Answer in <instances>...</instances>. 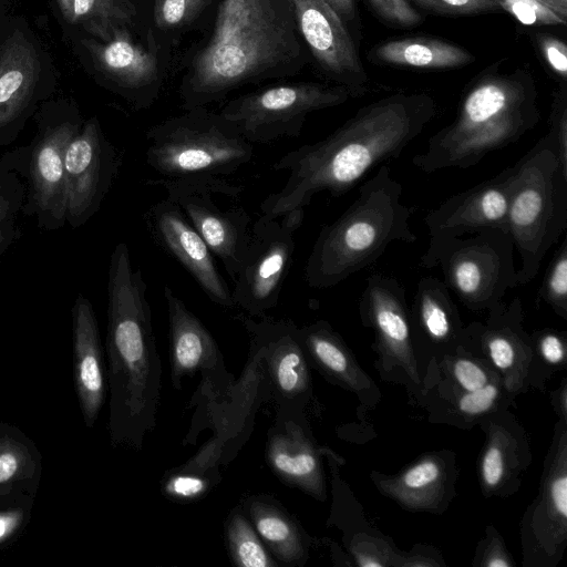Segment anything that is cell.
<instances>
[{
  "label": "cell",
  "instance_id": "6da1fadb",
  "mask_svg": "<svg viewBox=\"0 0 567 567\" xmlns=\"http://www.w3.org/2000/svg\"><path fill=\"white\" fill-rule=\"evenodd\" d=\"M434 112L427 96L396 94L360 109L323 140L288 152L272 165L288 172L286 183L261 203V216L302 223L316 194L348 193L372 168L399 157Z\"/></svg>",
  "mask_w": 567,
  "mask_h": 567
},
{
  "label": "cell",
  "instance_id": "7a4b0ae2",
  "mask_svg": "<svg viewBox=\"0 0 567 567\" xmlns=\"http://www.w3.org/2000/svg\"><path fill=\"white\" fill-rule=\"evenodd\" d=\"M147 286L118 243L107 280L109 377L118 437L140 450L157 424L162 363L152 327Z\"/></svg>",
  "mask_w": 567,
  "mask_h": 567
},
{
  "label": "cell",
  "instance_id": "3957f363",
  "mask_svg": "<svg viewBox=\"0 0 567 567\" xmlns=\"http://www.w3.org/2000/svg\"><path fill=\"white\" fill-rule=\"evenodd\" d=\"M292 25L275 0H223L210 41L194 59L184 91L193 109L286 62Z\"/></svg>",
  "mask_w": 567,
  "mask_h": 567
},
{
  "label": "cell",
  "instance_id": "277c9868",
  "mask_svg": "<svg viewBox=\"0 0 567 567\" xmlns=\"http://www.w3.org/2000/svg\"><path fill=\"white\" fill-rule=\"evenodd\" d=\"M539 120L528 75L489 74L464 93L454 121L431 136L412 164L422 172L466 169L487 154L517 142Z\"/></svg>",
  "mask_w": 567,
  "mask_h": 567
},
{
  "label": "cell",
  "instance_id": "5b68a950",
  "mask_svg": "<svg viewBox=\"0 0 567 567\" xmlns=\"http://www.w3.org/2000/svg\"><path fill=\"white\" fill-rule=\"evenodd\" d=\"M402 192L390 168L379 167L357 199L319 231L305 267L307 285L331 288L374 264L392 243H415L412 208L402 203Z\"/></svg>",
  "mask_w": 567,
  "mask_h": 567
},
{
  "label": "cell",
  "instance_id": "8992f818",
  "mask_svg": "<svg viewBox=\"0 0 567 567\" xmlns=\"http://www.w3.org/2000/svg\"><path fill=\"white\" fill-rule=\"evenodd\" d=\"M512 167L506 231L520 259L519 286L537 276L547 251L567 228V173L548 134Z\"/></svg>",
  "mask_w": 567,
  "mask_h": 567
},
{
  "label": "cell",
  "instance_id": "52a82bcc",
  "mask_svg": "<svg viewBox=\"0 0 567 567\" xmlns=\"http://www.w3.org/2000/svg\"><path fill=\"white\" fill-rule=\"evenodd\" d=\"M146 140L147 165L168 178L230 175L254 157V144L220 113L200 106L151 127Z\"/></svg>",
  "mask_w": 567,
  "mask_h": 567
},
{
  "label": "cell",
  "instance_id": "ba28073f",
  "mask_svg": "<svg viewBox=\"0 0 567 567\" xmlns=\"http://www.w3.org/2000/svg\"><path fill=\"white\" fill-rule=\"evenodd\" d=\"M514 249L506 231L492 229L430 241L419 264L423 268L440 266L446 287L477 312L489 310L518 286Z\"/></svg>",
  "mask_w": 567,
  "mask_h": 567
},
{
  "label": "cell",
  "instance_id": "9c48e42d",
  "mask_svg": "<svg viewBox=\"0 0 567 567\" xmlns=\"http://www.w3.org/2000/svg\"><path fill=\"white\" fill-rule=\"evenodd\" d=\"M165 188L167 199L189 223L234 281L247 250L250 215L239 204L244 187L215 175L147 181Z\"/></svg>",
  "mask_w": 567,
  "mask_h": 567
},
{
  "label": "cell",
  "instance_id": "30bf717a",
  "mask_svg": "<svg viewBox=\"0 0 567 567\" xmlns=\"http://www.w3.org/2000/svg\"><path fill=\"white\" fill-rule=\"evenodd\" d=\"M347 86L298 83L272 86L230 102L220 114L251 144L300 135L306 116L344 103Z\"/></svg>",
  "mask_w": 567,
  "mask_h": 567
},
{
  "label": "cell",
  "instance_id": "8fae6325",
  "mask_svg": "<svg viewBox=\"0 0 567 567\" xmlns=\"http://www.w3.org/2000/svg\"><path fill=\"white\" fill-rule=\"evenodd\" d=\"M298 227L288 219L259 216L234 279L235 307L249 316L264 317L275 308L292 264L293 233Z\"/></svg>",
  "mask_w": 567,
  "mask_h": 567
},
{
  "label": "cell",
  "instance_id": "7c38bea8",
  "mask_svg": "<svg viewBox=\"0 0 567 567\" xmlns=\"http://www.w3.org/2000/svg\"><path fill=\"white\" fill-rule=\"evenodd\" d=\"M121 164V155L99 121H86L65 154L66 220L72 227L82 226L100 209Z\"/></svg>",
  "mask_w": 567,
  "mask_h": 567
},
{
  "label": "cell",
  "instance_id": "4fadbf2b",
  "mask_svg": "<svg viewBox=\"0 0 567 567\" xmlns=\"http://www.w3.org/2000/svg\"><path fill=\"white\" fill-rule=\"evenodd\" d=\"M359 315L362 324L374 332V346L384 368L400 367L419 384L416 348L404 286L385 275L368 277L359 301Z\"/></svg>",
  "mask_w": 567,
  "mask_h": 567
},
{
  "label": "cell",
  "instance_id": "5bb4252c",
  "mask_svg": "<svg viewBox=\"0 0 567 567\" xmlns=\"http://www.w3.org/2000/svg\"><path fill=\"white\" fill-rule=\"evenodd\" d=\"M252 348L264 359L279 410L302 412L312 396L309 362L290 320L256 321L241 315Z\"/></svg>",
  "mask_w": 567,
  "mask_h": 567
},
{
  "label": "cell",
  "instance_id": "9a60e30c",
  "mask_svg": "<svg viewBox=\"0 0 567 567\" xmlns=\"http://www.w3.org/2000/svg\"><path fill=\"white\" fill-rule=\"evenodd\" d=\"M565 421L556 435L539 495L524 519L523 540L526 555L534 565H549L557 560L567 538V442Z\"/></svg>",
  "mask_w": 567,
  "mask_h": 567
},
{
  "label": "cell",
  "instance_id": "2e32d148",
  "mask_svg": "<svg viewBox=\"0 0 567 567\" xmlns=\"http://www.w3.org/2000/svg\"><path fill=\"white\" fill-rule=\"evenodd\" d=\"M144 218L154 240L188 271L214 303L235 307L214 254L177 205L166 198L153 205Z\"/></svg>",
  "mask_w": 567,
  "mask_h": 567
},
{
  "label": "cell",
  "instance_id": "e0dca14e",
  "mask_svg": "<svg viewBox=\"0 0 567 567\" xmlns=\"http://www.w3.org/2000/svg\"><path fill=\"white\" fill-rule=\"evenodd\" d=\"M512 175L513 167L508 166L431 209L424 217L430 241L492 229L506 231Z\"/></svg>",
  "mask_w": 567,
  "mask_h": 567
},
{
  "label": "cell",
  "instance_id": "ac0fdd59",
  "mask_svg": "<svg viewBox=\"0 0 567 567\" xmlns=\"http://www.w3.org/2000/svg\"><path fill=\"white\" fill-rule=\"evenodd\" d=\"M80 122L63 120L41 128L29 158L31 213L40 227L53 229L66 220L65 154L81 130Z\"/></svg>",
  "mask_w": 567,
  "mask_h": 567
},
{
  "label": "cell",
  "instance_id": "d6986e66",
  "mask_svg": "<svg viewBox=\"0 0 567 567\" xmlns=\"http://www.w3.org/2000/svg\"><path fill=\"white\" fill-rule=\"evenodd\" d=\"M277 410L265 449L270 471L284 484L324 501L327 493L321 462L324 449L316 443L302 412Z\"/></svg>",
  "mask_w": 567,
  "mask_h": 567
},
{
  "label": "cell",
  "instance_id": "ffe728a7",
  "mask_svg": "<svg viewBox=\"0 0 567 567\" xmlns=\"http://www.w3.org/2000/svg\"><path fill=\"white\" fill-rule=\"evenodd\" d=\"M168 313V342L171 380L181 390L185 378L197 372L212 386H227L231 375L227 372L219 347L204 323L168 287H164Z\"/></svg>",
  "mask_w": 567,
  "mask_h": 567
},
{
  "label": "cell",
  "instance_id": "44dd1931",
  "mask_svg": "<svg viewBox=\"0 0 567 567\" xmlns=\"http://www.w3.org/2000/svg\"><path fill=\"white\" fill-rule=\"evenodd\" d=\"M300 32L317 61L329 72L364 81L352 39L326 0H291Z\"/></svg>",
  "mask_w": 567,
  "mask_h": 567
},
{
  "label": "cell",
  "instance_id": "7402d4cb",
  "mask_svg": "<svg viewBox=\"0 0 567 567\" xmlns=\"http://www.w3.org/2000/svg\"><path fill=\"white\" fill-rule=\"evenodd\" d=\"M414 344L439 351H458L466 344V330L450 289L435 277H423L416 286L410 308Z\"/></svg>",
  "mask_w": 567,
  "mask_h": 567
},
{
  "label": "cell",
  "instance_id": "603a6c76",
  "mask_svg": "<svg viewBox=\"0 0 567 567\" xmlns=\"http://www.w3.org/2000/svg\"><path fill=\"white\" fill-rule=\"evenodd\" d=\"M75 386L87 426L95 422L105 398V379L99 327L91 302L82 295L73 309Z\"/></svg>",
  "mask_w": 567,
  "mask_h": 567
},
{
  "label": "cell",
  "instance_id": "cb8c5ba5",
  "mask_svg": "<svg viewBox=\"0 0 567 567\" xmlns=\"http://www.w3.org/2000/svg\"><path fill=\"white\" fill-rule=\"evenodd\" d=\"M378 488L410 511L437 512L452 491V462L432 453L395 476L374 478Z\"/></svg>",
  "mask_w": 567,
  "mask_h": 567
},
{
  "label": "cell",
  "instance_id": "d4e9b609",
  "mask_svg": "<svg viewBox=\"0 0 567 567\" xmlns=\"http://www.w3.org/2000/svg\"><path fill=\"white\" fill-rule=\"evenodd\" d=\"M240 506L279 565L301 567L306 564L311 539L278 501L265 494L249 495Z\"/></svg>",
  "mask_w": 567,
  "mask_h": 567
},
{
  "label": "cell",
  "instance_id": "484cf974",
  "mask_svg": "<svg viewBox=\"0 0 567 567\" xmlns=\"http://www.w3.org/2000/svg\"><path fill=\"white\" fill-rule=\"evenodd\" d=\"M40 71L32 43L16 30L0 55V131L14 123L28 107Z\"/></svg>",
  "mask_w": 567,
  "mask_h": 567
},
{
  "label": "cell",
  "instance_id": "4316f807",
  "mask_svg": "<svg viewBox=\"0 0 567 567\" xmlns=\"http://www.w3.org/2000/svg\"><path fill=\"white\" fill-rule=\"evenodd\" d=\"M298 338L309 364L329 380L355 392L371 391L368 375L357 364L341 337L323 320L299 328Z\"/></svg>",
  "mask_w": 567,
  "mask_h": 567
},
{
  "label": "cell",
  "instance_id": "83f0119b",
  "mask_svg": "<svg viewBox=\"0 0 567 567\" xmlns=\"http://www.w3.org/2000/svg\"><path fill=\"white\" fill-rule=\"evenodd\" d=\"M99 66L122 87L143 90L157 80L156 55L135 43L126 29L107 42L84 41Z\"/></svg>",
  "mask_w": 567,
  "mask_h": 567
},
{
  "label": "cell",
  "instance_id": "f1b7e54d",
  "mask_svg": "<svg viewBox=\"0 0 567 567\" xmlns=\"http://www.w3.org/2000/svg\"><path fill=\"white\" fill-rule=\"evenodd\" d=\"M374 56L386 64L420 69L458 68L475 60V56L463 48L432 38L388 41L374 50Z\"/></svg>",
  "mask_w": 567,
  "mask_h": 567
},
{
  "label": "cell",
  "instance_id": "f546056e",
  "mask_svg": "<svg viewBox=\"0 0 567 567\" xmlns=\"http://www.w3.org/2000/svg\"><path fill=\"white\" fill-rule=\"evenodd\" d=\"M487 440L480 460V478L486 495L505 493L523 470V441L506 426L488 424Z\"/></svg>",
  "mask_w": 567,
  "mask_h": 567
},
{
  "label": "cell",
  "instance_id": "4dcf8cb0",
  "mask_svg": "<svg viewBox=\"0 0 567 567\" xmlns=\"http://www.w3.org/2000/svg\"><path fill=\"white\" fill-rule=\"evenodd\" d=\"M225 543L231 563L238 567H278L241 506L229 513L225 523Z\"/></svg>",
  "mask_w": 567,
  "mask_h": 567
},
{
  "label": "cell",
  "instance_id": "1f68e13d",
  "mask_svg": "<svg viewBox=\"0 0 567 567\" xmlns=\"http://www.w3.org/2000/svg\"><path fill=\"white\" fill-rule=\"evenodd\" d=\"M73 13V23H81L92 35L107 42L126 29L136 12L128 0H74Z\"/></svg>",
  "mask_w": 567,
  "mask_h": 567
},
{
  "label": "cell",
  "instance_id": "d6a6232c",
  "mask_svg": "<svg viewBox=\"0 0 567 567\" xmlns=\"http://www.w3.org/2000/svg\"><path fill=\"white\" fill-rule=\"evenodd\" d=\"M217 482L208 473L184 464L163 477L162 494L176 502H193L204 497Z\"/></svg>",
  "mask_w": 567,
  "mask_h": 567
},
{
  "label": "cell",
  "instance_id": "836d02e7",
  "mask_svg": "<svg viewBox=\"0 0 567 567\" xmlns=\"http://www.w3.org/2000/svg\"><path fill=\"white\" fill-rule=\"evenodd\" d=\"M538 297L553 311L567 319V239L555 251L539 286Z\"/></svg>",
  "mask_w": 567,
  "mask_h": 567
},
{
  "label": "cell",
  "instance_id": "e575fe53",
  "mask_svg": "<svg viewBox=\"0 0 567 567\" xmlns=\"http://www.w3.org/2000/svg\"><path fill=\"white\" fill-rule=\"evenodd\" d=\"M499 8L525 25H565L566 20L538 0H496Z\"/></svg>",
  "mask_w": 567,
  "mask_h": 567
},
{
  "label": "cell",
  "instance_id": "d590c367",
  "mask_svg": "<svg viewBox=\"0 0 567 567\" xmlns=\"http://www.w3.org/2000/svg\"><path fill=\"white\" fill-rule=\"evenodd\" d=\"M207 0H157L155 21L162 29L176 28L194 18Z\"/></svg>",
  "mask_w": 567,
  "mask_h": 567
},
{
  "label": "cell",
  "instance_id": "8d00e7d4",
  "mask_svg": "<svg viewBox=\"0 0 567 567\" xmlns=\"http://www.w3.org/2000/svg\"><path fill=\"white\" fill-rule=\"evenodd\" d=\"M499 396V382L497 380H491L481 389L464 391L456 401V408L463 416L484 415L496 405Z\"/></svg>",
  "mask_w": 567,
  "mask_h": 567
},
{
  "label": "cell",
  "instance_id": "74e56055",
  "mask_svg": "<svg viewBox=\"0 0 567 567\" xmlns=\"http://www.w3.org/2000/svg\"><path fill=\"white\" fill-rule=\"evenodd\" d=\"M30 461L28 451L12 439H0V484L19 477Z\"/></svg>",
  "mask_w": 567,
  "mask_h": 567
},
{
  "label": "cell",
  "instance_id": "f35d334b",
  "mask_svg": "<svg viewBox=\"0 0 567 567\" xmlns=\"http://www.w3.org/2000/svg\"><path fill=\"white\" fill-rule=\"evenodd\" d=\"M421 8L444 14H476L498 11L496 0H412Z\"/></svg>",
  "mask_w": 567,
  "mask_h": 567
},
{
  "label": "cell",
  "instance_id": "ab89813d",
  "mask_svg": "<svg viewBox=\"0 0 567 567\" xmlns=\"http://www.w3.org/2000/svg\"><path fill=\"white\" fill-rule=\"evenodd\" d=\"M23 195V187L17 175L0 166V226H9V219L19 210Z\"/></svg>",
  "mask_w": 567,
  "mask_h": 567
},
{
  "label": "cell",
  "instance_id": "60d3db41",
  "mask_svg": "<svg viewBox=\"0 0 567 567\" xmlns=\"http://www.w3.org/2000/svg\"><path fill=\"white\" fill-rule=\"evenodd\" d=\"M547 134L554 143L561 168L567 173V102L564 93L559 94L553 103L550 127Z\"/></svg>",
  "mask_w": 567,
  "mask_h": 567
},
{
  "label": "cell",
  "instance_id": "b9f144b4",
  "mask_svg": "<svg viewBox=\"0 0 567 567\" xmlns=\"http://www.w3.org/2000/svg\"><path fill=\"white\" fill-rule=\"evenodd\" d=\"M377 14L388 23L411 28L421 22L420 13L409 0H369Z\"/></svg>",
  "mask_w": 567,
  "mask_h": 567
},
{
  "label": "cell",
  "instance_id": "7bdbcfd3",
  "mask_svg": "<svg viewBox=\"0 0 567 567\" xmlns=\"http://www.w3.org/2000/svg\"><path fill=\"white\" fill-rule=\"evenodd\" d=\"M532 342L539 355L554 365L565 363L566 359V333L554 329H545L535 332Z\"/></svg>",
  "mask_w": 567,
  "mask_h": 567
},
{
  "label": "cell",
  "instance_id": "ee69618b",
  "mask_svg": "<svg viewBox=\"0 0 567 567\" xmlns=\"http://www.w3.org/2000/svg\"><path fill=\"white\" fill-rule=\"evenodd\" d=\"M454 359L452 374L464 391L481 389L492 380L482 364L467 357L455 355Z\"/></svg>",
  "mask_w": 567,
  "mask_h": 567
},
{
  "label": "cell",
  "instance_id": "f6af8a7d",
  "mask_svg": "<svg viewBox=\"0 0 567 567\" xmlns=\"http://www.w3.org/2000/svg\"><path fill=\"white\" fill-rule=\"evenodd\" d=\"M539 48L553 71L563 79L567 76V47L561 40L550 34L537 35Z\"/></svg>",
  "mask_w": 567,
  "mask_h": 567
},
{
  "label": "cell",
  "instance_id": "bcb514c9",
  "mask_svg": "<svg viewBox=\"0 0 567 567\" xmlns=\"http://www.w3.org/2000/svg\"><path fill=\"white\" fill-rule=\"evenodd\" d=\"M478 565L486 567H511L513 566V561L504 549L503 544L493 538L492 542L486 545Z\"/></svg>",
  "mask_w": 567,
  "mask_h": 567
},
{
  "label": "cell",
  "instance_id": "7dc6e473",
  "mask_svg": "<svg viewBox=\"0 0 567 567\" xmlns=\"http://www.w3.org/2000/svg\"><path fill=\"white\" fill-rule=\"evenodd\" d=\"M23 514L20 509L0 513V544L7 540L20 526Z\"/></svg>",
  "mask_w": 567,
  "mask_h": 567
},
{
  "label": "cell",
  "instance_id": "c3c4849f",
  "mask_svg": "<svg viewBox=\"0 0 567 567\" xmlns=\"http://www.w3.org/2000/svg\"><path fill=\"white\" fill-rule=\"evenodd\" d=\"M340 18L351 19L353 16V0H326Z\"/></svg>",
  "mask_w": 567,
  "mask_h": 567
},
{
  "label": "cell",
  "instance_id": "681fc988",
  "mask_svg": "<svg viewBox=\"0 0 567 567\" xmlns=\"http://www.w3.org/2000/svg\"><path fill=\"white\" fill-rule=\"evenodd\" d=\"M555 11L563 19H567V0H538Z\"/></svg>",
  "mask_w": 567,
  "mask_h": 567
},
{
  "label": "cell",
  "instance_id": "f907efd6",
  "mask_svg": "<svg viewBox=\"0 0 567 567\" xmlns=\"http://www.w3.org/2000/svg\"><path fill=\"white\" fill-rule=\"evenodd\" d=\"M58 4L60 7V10H61V13H62L63 18L68 22L73 23V17H74L73 6H74V0H58Z\"/></svg>",
  "mask_w": 567,
  "mask_h": 567
},
{
  "label": "cell",
  "instance_id": "816d5d0a",
  "mask_svg": "<svg viewBox=\"0 0 567 567\" xmlns=\"http://www.w3.org/2000/svg\"><path fill=\"white\" fill-rule=\"evenodd\" d=\"M7 228L8 226H0V252L9 244V231Z\"/></svg>",
  "mask_w": 567,
  "mask_h": 567
}]
</instances>
